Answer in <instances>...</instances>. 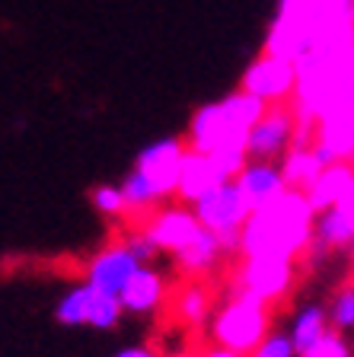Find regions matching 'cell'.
<instances>
[{"instance_id": "9c48e42d", "label": "cell", "mask_w": 354, "mask_h": 357, "mask_svg": "<svg viewBox=\"0 0 354 357\" xmlns=\"http://www.w3.org/2000/svg\"><path fill=\"white\" fill-rule=\"evenodd\" d=\"M185 153H189V144L182 137H160V141L147 144L134 160V169L154 185L160 201L179 192V172H182Z\"/></svg>"}, {"instance_id": "83f0119b", "label": "cell", "mask_w": 354, "mask_h": 357, "mask_svg": "<svg viewBox=\"0 0 354 357\" xmlns=\"http://www.w3.org/2000/svg\"><path fill=\"white\" fill-rule=\"evenodd\" d=\"M249 357H300V351H297L290 332H268V338Z\"/></svg>"}, {"instance_id": "44dd1931", "label": "cell", "mask_w": 354, "mask_h": 357, "mask_svg": "<svg viewBox=\"0 0 354 357\" xmlns=\"http://www.w3.org/2000/svg\"><path fill=\"white\" fill-rule=\"evenodd\" d=\"M93 294H96V290L89 287L87 281L77 284V287H71L64 297L58 300V306H54V319H58L61 326H71V328L87 326L89 322V306H93Z\"/></svg>"}, {"instance_id": "3957f363", "label": "cell", "mask_w": 354, "mask_h": 357, "mask_svg": "<svg viewBox=\"0 0 354 357\" xmlns=\"http://www.w3.org/2000/svg\"><path fill=\"white\" fill-rule=\"evenodd\" d=\"M211 335L217 348L249 357L268 338V303L246 290H236V297H230L227 306L214 316Z\"/></svg>"}, {"instance_id": "cb8c5ba5", "label": "cell", "mask_w": 354, "mask_h": 357, "mask_svg": "<svg viewBox=\"0 0 354 357\" xmlns=\"http://www.w3.org/2000/svg\"><path fill=\"white\" fill-rule=\"evenodd\" d=\"M121 192H125V201H128V211H138V214H150V211L160 204V195L154 192L147 178L140 176L138 169H131L121 182Z\"/></svg>"}, {"instance_id": "7a4b0ae2", "label": "cell", "mask_w": 354, "mask_h": 357, "mask_svg": "<svg viewBox=\"0 0 354 357\" xmlns=\"http://www.w3.org/2000/svg\"><path fill=\"white\" fill-rule=\"evenodd\" d=\"M294 102L303 121H316L335 109H354V45L303 54L297 61Z\"/></svg>"}, {"instance_id": "2e32d148", "label": "cell", "mask_w": 354, "mask_h": 357, "mask_svg": "<svg viewBox=\"0 0 354 357\" xmlns=\"http://www.w3.org/2000/svg\"><path fill=\"white\" fill-rule=\"evenodd\" d=\"M351 192H354V166L348 163V160H341V163H332L316 182H313L307 198H310L313 211L323 214V211L335 208L341 198H348Z\"/></svg>"}, {"instance_id": "f1b7e54d", "label": "cell", "mask_w": 354, "mask_h": 357, "mask_svg": "<svg viewBox=\"0 0 354 357\" xmlns=\"http://www.w3.org/2000/svg\"><path fill=\"white\" fill-rule=\"evenodd\" d=\"M300 357H354V351L339 332H329L323 342H316L313 348H307Z\"/></svg>"}, {"instance_id": "5b68a950", "label": "cell", "mask_w": 354, "mask_h": 357, "mask_svg": "<svg viewBox=\"0 0 354 357\" xmlns=\"http://www.w3.org/2000/svg\"><path fill=\"white\" fill-rule=\"evenodd\" d=\"M192 211L198 214L201 227L221 239L223 252H239L243 227L249 223L252 208L246 204V198H243V192L236 188V182H223V185L211 188L201 201H195Z\"/></svg>"}, {"instance_id": "4316f807", "label": "cell", "mask_w": 354, "mask_h": 357, "mask_svg": "<svg viewBox=\"0 0 354 357\" xmlns=\"http://www.w3.org/2000/svg\"><path fill=\"white\" fill-rule=\"evenodd\" d=\"M89 201H93V208H96L99 214H105V217H121L128 211V201H125L121 185H99V188H93Z\"/></svg>"}, {"instance_id": "d6a6232c", "label": "cell", "mask_w": 354, "mask_h": 357, "mask_svg": "<svg viewBox=\"0 0 354 357\" xmlns=\"http://www.w3.org/2000/svg\"><path fill=\"white\" fill-rule=\"evenodd\" d=\"M348 163H351V166H354V156H351V160H348Z\"/></svg>"}, {"instance_id": "7c38bea8", "label": "cell", "mask_w": 354, "mask_h": 357, "mask_svg": "<svg viewBox=\"0 0 354 357\" xmlns=\"http://www.w3.org/2000/svg\"><path fill=\"white\" fill-rule=\"evenodd\" d=\"M236 188L243 192L246 204L252 211H262L268 204L281 198L288 192V182H284V172H281V163H262V160H249L246 169L236 176Z\"/></svg>"}, {"instance_id": "ffe728a7", "label": "cell", "mask_w": 354, "mask_h": 357, "mask_svg": "<svg viewBox=\"0 0 354 357\" xmlns=\"http://www.w3.org/2000/svg\"><path fill=\"white\" fill-rule=\"evenodd\" d=\"M221 255H227L223 252V245H221V239H217L214 233H205L195 245H189L185 252H179L176 261H179V268H182L185 275H205V271H211V268L221 261Z\"/></svg>"}, {"instance_id": "d6986e66", "label": "cell", "mask_w": 354, "mask_h": 357, "mask_svg": "<svg viewBox=\"0 0 354 357\" xmlns=\"http://www.w3.org/2000/svg\"><path fill=\"white\" fill-rule=\"evenodd\" d=\"M316 243H323L325 249H348L354 245V220L345 217L339 208H329L323 214H316Z\"/></svg>"}, {"instance_id": "603a6c76", "label": "cell", "mask_w": 354, "mask_h": 357, "mask_svg": "<svg viewBox=\"0 0 354 357\" xmlns=\"http://www.w3.org/2000/svg\"><path fill=\"white\" fill-rule=\"evenodd\" d=\"M176 312L185 326H201V322L207 319V312H211V297H207V290L201 287V284H189L176 300Z\"/></svg>"}, {"instance_id": "277c9868", "label": "cell", "mask_w": 354, "mask_h": 357, "mask_svg": "<svg viewBox=\"0 0 354 357\" xmlns=\"http://www.w3.org/2000/svg\"><path fill=\"white\" fill-rule=\"evenodd\" d=\"M185 144L207 156H249V128L236 125L223 102H207L189 121Z\"/></svg>"}, {"instance_id": "e0dca14e", "label": "cell", "mask_w": 354, "mask_h": 357, "mask_svg": "<svg viewBox=\"0 0 354 357\" xmlns=\"http://www.w3.org/2000/svg\"><path fill=\"white\" fill-rule=\"evenodd\" d=\"M329 166L323 163V156L316 153L313 144H294L288 150V156L281 160V172H284V182L294 192H310L313 182H316Z\"/></svg>"}, {"instance_id": "6da1fadb", "label": "cell", "mask_w": 354, "mask_h": 357, "mask_svg": "<svg viewBox=\"0 0 354 357\" xmlns=\"http://www.w3.org/2000/svg\"><path fill=\"white\" fill-rule=\"evenodd\" d=\"M316 236V211H313L307 192H288L274 204L262 211H252L249 223L243 227L239 239V255H281V259H297L307 252Z\"/></svg>"}, {"instance_id": "d4e9b609", "label": "cell", "mask_w": 354, "mask_h": 357, "mask_svg": "<svg viewBox=\"0 0 354 357\" xmlns=\"http://www.w3.org/2000/svg\"><path fill=\"white\" fill-rule=\"evenodd\" d=\"M125 316V306L118 297H109V294H93V306H89V328H96V332H112V328L121 322Z\"/></svg>"}, {"instance_id": "4fadbf2b", "label": "cell", "mask_w": 354, "mask_h": 357, "mask_svg": "<svg viewBox=\"0 0 354 357\" xmlns=\"http://www.w3.org/2000/svg\"><path fill=\"white\" fill-rule=\"evenodd\" d=\"M227 182V176L221 172V166H217L214 156L207 153H198V150H189L182 160V172H179V192L176 198L189 201V204H195V201H201L211 188L223 185Z\"/></svg>"}, {"instance_id": "f546056e", "label": "cell", "mask_w": 354, "mask_h": 357, "mask_svg": "<svg viewBox=\"0 0 354 357\" xmlns=\"http://www.w3.org/2000/svg\"><path fill=\"white\" fill-rule=\"evenodd\" d=\"M125 243H128V249H131V252L140 259V265H150V261H154L156 255L163 252V249L154 243V236H150L147 230H138V233H131V236H128Z\"/></svg>"}, {"instance_id": "4dcf8cb0", "label": "cell", "mask_w": 354, "mask_h": 357, "mask_svg": "<svg viewBox=\"0 0 354 357\" xmlns=\"http://www.w3.org/2000/svg\"><path fill=\"white\" fill-rule=\"evenodd\" d=\"M115 357H156V351L147 344H134V348H121Z\"/></svg>"}, {"instance_id": "8992f818", "label": "cell", "mask_w": 354, "mask_h": 357, "mask_svg": "<svg viewBox=\"0 0 354 357\" xmlns=\"http://www.w3.org/2000/svg\"><path fill=\"white\" fill-rule=\"evenodd\" d=\"M300 131V112L297 102H281L265 112V119L249 131V160L262 163H281L294 147Z\"/></svg>"}, {"instance_id": "9a60e30c", "label": "cell", "mask_w": 354, "mask_h": 357, "mask_svg": "<svg viewBox=\"0 0 354 357\" xmlns=\"http://www.w3.org/2000/svg\"><path fill=\"white\" fill-rule=\"evenodd\" d=\"M163 297H166L163 275L154 265H140L138 275L128 281L125 294H121V306H125V312H134V316H147L163 303Z\"/></svg>"}, {"instance_id": "30bf717a", "label": "cell", "mask_w": 354, "mask_h": 357, "mask_svg": "<svg viewBox=\"0 0 354 357\" xmlns=\"http://www.w3.org/2000/svg\"><path fill=\"white\" fill-rule=\"evenodd\" d=\"M140 259L128 249V243H115L105 245L103 252H96L87 265V284L99 294H109V297H118L125 294L128 281L138 275Z\"/></svg>"}, {"instance_id": "ba28073f", "label": "cell", "mask_w": 354, "mask_h": 357, "mask_svg": "<svg viewBox=\"0 0 354 357\" xmlns=\"http://www.w3.org/2000/svg\"><path fill=\"white\" fill-rule=\"evenodd\" d=\"M290 287H294V259L246 255L239 271H236V290H246V294L265 300V303L288 297Z\"/></svg>"}, {"instance_id": "52a82bcc", "label": "cell", "mask_w": 354, "mask_h": 357, "mask_svg": "<svg viewBox=\"0 0 354 357\" xmlns=\"http://www.w3.org/2000/svg\"><path fill=\"white\" fill-rule=\"evenodd\" d=\"M239 89L258 96L268 105H281V102H294L297 99V64L281 54H268L262 52L249 67H246Z\"/></svg>"}, {"instance_id": "ac0fdd59", "label": "cell", "mask_w": 354, "mask_h": 357, "mask_svg": "<svg viewBox=\"0 0 354 357\" xmlns=\"http://www.w3.org/2000/svg\"><path fill=\"white\" fill-rule=\"evenodd\" d=\"M290 338H294L297 351H307L313 348L316 342H323L325 335L332 332V319H329V310H325L323 303H307L300 312L294 316V322H290Z\"/></svg>"}, {"instance_id": "7402d4cb", "label": "cell", "mask_w": 354, "mask_h": 357, "mask_svg": "<svg viewBox=\"0 0 354 357\" xmlns=\"http://www.w3.org/2000/svg\"><path fill=\"white\" fill-rule=\"evenodd\" d=\"M223 109L230 112V119L236 121V125H243V128H256L258 121L265 119V112L272 109L268 102H262L258 96H252V93H246V89H233V93H227V96L221 99Z\"/></svg>"}, {"instance_id": "5bb4252c", "label": "cell", "mask_w": 354, "mask_h": 357, "mask_svg": "<svg viewBox=\"0 0 354 357\" xmlns=\"http://www.w3.org/2000/svg\"><path fill=\"white\" fill-rule=\"evenodd\" d=\"M313 144L335 156V160H351L354 156V109L325 112L323 119L313 121Z\"/></svg>"}, {"instance_id": "1f68e13d", "label": "cell", "mask_w": 354, "mask_h": 357, "mask_svg": "<svg viewBox=\"0 0 354 357\" xmlns=\"http://www.w3.org/2000/svg\"><path fill=\"white\" fill-rule=\"evenodd\" d=\"M205 357H243V354H233V351H227V348H211Z\"/></svg>"}, {"instance_id": "484cf974", "label": "cell", "mask_w": 354, "mask_h": 357, "mask_svg": "<svg viewBox=\"0 0 354 357\" xmlns=\"http://www.w3.org/2000/svg\"><path fill=\"white\" fill-rule=\"evenodd\" d=\"M329 319H332V328H351L354 332V281L339 287V294L329 303Z\"/></svg>"}, {"instance_id": "8fae6325", "label": "cell", "mask_w": 354, "mask_h": 357, "mask_svg": "<svg viewBox=\"0 0 354 357\" xmlns=\"http://www.w3.org/2000/svg\"><path fill=\"white\" fill-rule=\"evenodd\" d=\"M144 230L154 236V243L160 245L163 252H185L189 245H195L205 236V227H201L198 214L189 208H163L144 223Z\"/></svg>"}]
</instances>
